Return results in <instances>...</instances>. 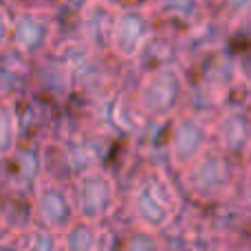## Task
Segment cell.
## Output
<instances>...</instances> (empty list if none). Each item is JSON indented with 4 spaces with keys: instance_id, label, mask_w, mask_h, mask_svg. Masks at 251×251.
I'll return each mask as SVG.
<instances>
[{
    "instance_id": "cell-12",
    "label": "cell",
    "mask_w": 251,
    "mask_h": 251,
    "mask_svg": "<svg viewBox=\"0 0 251 251\" xmlns=\"http://www.w3.org/2000/svg\"><path fill=\"white\" fill-rule=\"evenodd\" d=\"M0 251H62V240L60 234L33 223L20 231H4Z\"/></svg>"
},
{
    "instance_id": "cell-3",
    "label": "cell",
    "mask_w": 251,
    "mask_h": 251,
    "mask_svg": "<svg viewBox=\"0 0 251 251\" xmlns=\"http://www.w3.org/2000/svg\"><path fill=\"white\" fill-rule=\"evenodd\" d=\"M55 13L49 9H13L9 44L26 57L44 55L55 49Z\"/></svg>"
},
{
    "instance_id": "cell-15",
    "label": "cell",
    "mask_w": 251,
    "mask_h": 251,
    "mask_svg": "<svg viewBox=\"0 0 251 251\" xmlns=\"http://www.w3.org/2000/svg\"><path fill=\"white\" fill-rule=\"evenodd\" d=\"M9 35H11V9L0 2V51L9 47Z\"/></svg>"
},
{
    "instance_id": "cell-4",
    "label": "cell",
    "mask_w": 251,
    "mask_h": 251,
    "mask_svg": "<svg viewBox=\"0 0 251 251\" xmlns=\"http://www.w3.org/2000/svg\"><path fill=\"white\" fill-rule=\"evenodd\" d=\"M31 214L35 225H42L55 234L66 231L77 221L71 187L66 183L42 176L31 192Z\"/></svg>"
},
{
    "instance_id": "cell-11",
    "label": "cell",
    "mask_w": 251,
    "mask_h": 251,
    "mask_svg": "<svg viewBox=\"0 0 251 251\" xmlns=\"http://www.w3.org/2000/svg\"><path fill=\"white\" fill-rule=\"evenodd\" d=\"M62 251H108L110 247V227L108 223L77 221L60 234Z\"/></svg>"
},
{
    "instance_id": "cell-2",
    "label": "cell",
    "mask_w": 251,
    "mask_h": 251,
    "mask_svg": "<svg viewBox=\"0 0 251 251\" xmlns=\"http://www.w3.org/2000/svg\"><path fill=\"white\" fill-rule=\"evenodd\" d=\"M77 218L91 223H108L119 205V190L108 168H93L69 183Z\"/></svg>"
},
{
    "instance_id": "cell-1",
    "label": "cell",
    "mask_w": 251,
    "mask_h": 251,
    "mask_svg": "<svg viewBox=\"0 0 251 251\" xmlns=\"http://www.w3.org/2000/svg\"><path fill=\"white\" fill-rule=\"evenodd\" d=\"M57 51L66 60L73 75V100L75 101H93L115 91L117 79L110 69V55L93 51L82 40H69L57 44Z\"/></svg>"
},
{
    "instance_id": "cell-16",
    "label": "cell",
    "mask_w": 251,
    "mask_h": 251,
    "mask_svg": "<svg viewBox=\"0 0 251 251\" xmlns=\"http://www.w3.org/2000/svg\"><path fill=\"white\" fill-rule=\"evenodd\" d=\"M97 2H101V4H106V7H110V9H124V7H130V0H97Z\"/></svg>"
},
{
    "instance_id": "cell-17",
    "label": "cell",
    "mask_w": 251,
    "mask_h": 251,
    "mask_svg": "<svg viewBox=\"0 0 251 251\" xmlns=\"http://www.w3.org/2000/svg\"><path fill=\"white\" fill-rule=\"evenodd\" d=\"M4 234V221H2V212H0V236Z\"/></svg>"
},
{
    "instance_id": "cell-18",
    "label": "cell",
    "mask_w": 251,
    "mask_h": 251,
    "mask_svg": "<svg viewBox=\"0 0 251 251\" xmlns=\"http://www.w3.org/2000/svg\"><path fill=\"white\" fill-rule=\"evenodd\" d=\"M0 2H4V4H7V2H9V0H0Z\"/></svg>"
},
{
    "instance_id": "cell-5",
    "label": "cell",
    "mask_w": 251,
    "mask_h": 251,
    "mask_svg": "<svg viewBox=\"0 0 251 251\" xmlns=\"http://www.w3.org/2000/svg\"><path fill=\"white\" fill-rule=\"evenodd\" d=\"M18 104V117H20V141L47 143L60 137L62 126H64V110L66 104H53L42 97L29 95Z\"/></svg>"
},
{
    "instance_id": "cell-13",
    "label": "cell",
    "mask_w": 251,
    "mask_h": 251,
    "mask_svg": "<svg viewBox=\"0 0 251 251\" xmlns=\"http://www.w3.org/2000/svg\"><path fill=\"white\" fill-rule=\"evenodd\" d=\"M20 146V117L18 104L0 100V161L7 159Z\"/></svg>"
},
{
    "instance_id": "cell-14",
    "label": "cell",
    "mask_w": 251,
    "mask_h": 251,
    "mask_svg": "<svg viewBox=\"0 0 251 251\" xmlns=\"http://www.w3.org/2000/svg\"><path fill=\"white\" fill-rule=\"evenodd\" d=\"M119 251H152V243L143 231L132 229L126 234V238L119 243Z\"/></svg>"
},
{
    "instance_id": "cell-10",
    "label": "cell",
    "mask_w": 251,
    "mask_h": 251,
    "mask_svg": "<svg viewBox=\"0 0 251 251\" xmlns=\"http://www.w3.org/2000/svg\"><path fill=\"white\" fill-rule=\"evenodd\" d=\"M115 25V9L91 0L79 16V40L86 42L93 51L110 55V35Z\"/></svg>"
},
{
    "instance_id": "cell-9",
    "label": "cell",
    "mask_w": 251,
    "mask_h": 251,
    "mask_svg": "<svg viewBox=\"0 0 251 251\" xmlns=\"http://www.w3.org/2000/svg\"><path fill=\"white\" fill-rule=\"evenodd\" d=\"M33 60L9 44L0 51V100L20 101L31 93Z\"/></svg>"
},
{
    "instance_id": "cell-7",
    "label": "cell",
    "mask_w": 251,
    "mask_h": 251,
    "mask_svg": "<svg viewBox=\"0 0 251 251\" xmlns=\"http://www.w3.org/2000/svg\"><path fill=\"white\" fill-rule=\"evenodd\" d=\"M31 93L60 106L73 101V75L66 60L57 51H49L33 60Z\"/></svg>"
},
{
    "instance_id": "cell-6",
    "label": "cell",
    "mask_w": 251,
    "mask_h": 251,
    "mask_svg": "<svg viewBox=\"0 0 251 251\" xmlns=\"http://www.w3.org/2000/svg\"><path fill=\"white\" fill-rule=\"evenodd\" d=\"M42 178V143L20 141V146L0 161V192L31 196Z\"/></svg>"
},
{
    "instance_id": "cell-8",
    "label": "cell",
    "mask_w": 251,
    "mask_h": 251,
    "mask_svg": "<svg viewBox=\"0 0 251 251\" xmlns=\"http://www.w3.org/2000/svg\"><path fill=\"white\" fill-rule=\"evenodd\" d=\"M146 38V16L137 7H124L115 11L113 35H110V57L113 60H134Z\"/></svg>"
}]
</instances>
